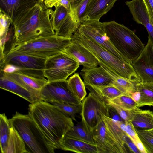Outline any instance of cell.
Masks as SVG:
<instances>
[{
  "label": "cell",
  "mask_w": 153,
  "mask_h": 153,
  "mask_svg": "<svg viewBox=\"0 0 153 153\" xmlns=\"http://www.w3.org/2000/svg\"><path fill=\"white\" fill-rule=\"evenodd\" d=\"M98 153H122L102 120L92 131Z\"/></svg>",
  "instance_id": "4fadbf2b"
},
{
  "label": "cell",
  "mask_w": 153,
  "mask_h": 153,
  "mask_svg": "<svg viewBox=\"0 0 153 153\" xmlns=\"http://www.w3.org/2000/svg\"><path fill=\"white\" fill-rule=\"evenodd\" d=\"M80 74L85 85L106 86L112 85L113 84L112 76L101 66L91 68H83Z\"/></svg>",
  "instance_id": "9a60e30c"
},
{
  "label": "cell",
  "mask_w": 153,
  "mask_h": 153,
  "mask_svg": "<svg viewBox=\"0 0 153 153\" xmlns=\"http://www.w3.org/2000/svg\"><path fill=\"white\" fill-rule=\"evenodd\" d=\"M40 100L46 102H58L82 105L73 95L67 80L48 82L40 91Z\"/></svg>",
  "instance_id": "8fae6325"
},
{
  "label": "cell",
  "mask_w": 153,
  "mask_h": 153,
  "mask_svg": "<svg viewBox=\"0 0 153 153\" xmlns=\"http://www.w3.org/2000/svg\"><path fill=\"white\" fill-rule=\"evenodd\" d=\"M136 130L147 153H153V132L149 129Z\"/></svg>",
  "instance_id": "836d02e7"
},
{
  "label": "cell",
  "mask_w": 153,
  "mask_h": 153,
  "mask_svg": "<svg viewBox=\"0 0 153 153\" xmlns=\"http://www.w3.org/2000/svg\"><path fill=\"white\" fill-rule=\"evenodd\" d=\"M85 86L90 92L105 103L108 100L125 94L112 85L100 86L85 85Z\"/></svg>",
  "instance_id": "7402d4cb"
},
{
  "label": "cell",
  "mask_w": 153,
  "mask_h": 153,
  "mask_svg": "<svg viewBox=\"0 0 153 153\" xmlns=\"http://www.w3.org/2000/svg\"><path fill=\"white\" fill-rule=\"evenodd\" d=\"M89 0H69V13L80 25L84 22V18Z\"/></svg>",
  "instance_id": "f1b7e54d"
},
{
  "label": "cell",
  "mask_w": 153,
  "mask_h": 153,
  "mask_svg": "<svg viewBox=\"0 0 153 153\" xmlns=\"http://www.w3.org/2000/svg\"><path fill=\"white\" fill-rule=\"evenodd\" d=\"M116 121L121 130L129 136L134 143L140 139L135 127L131 122Z\"/></svg>",
  "instance_id": "e575fe53"
},
{
  "label": "cell",
  "mask_w": 153,
  "mask_h": 153,
  "mask_svg": "<svg viewBox=\"0 0 153 153\" xmlns=\"http://www.w3.org/2000/svg\"><path fill=\"white\" fill-rule=\"evenodd\" d=\"M0 88L1 89L16 94L26 100L30 103L40 100L36 94L13 80L1 71Z\"/></svg>",
  "instance_id": "e0dca14e"
},
{
  "label": "cell",
  "mask_w": 153,
  "mask_h": 153,
  "mask_svg": "<svg viewBox=\"0 0 153 153\" xmlns=\"http://www.w3.org/2000/svg\"><path fill=\"white\" fill-rule=\"evenodd\" d=\"M137 91L140 94L137 107L148 105L153 103V82H139L135 83Z\"/></svg>",
  "instance_id": "4316f807"
},
{
  "label": "cell",
  "mask_w": 153,
  "mask_h": 153,
  "mask_svg": "<svg viewBox=\"0 0 153 153\" xmlns=\"http://www.w3.org/2000/svg\"><path fill=\"white\" fill-rule=\"evenodd\" d=\"M131 65L141 82H153V45L149 38L142 51Z\"/></svg>",
  "instance_id": "7c38bea8"
},
{
  "label": "cell",
  "mask_w": 153,
  "mask_h": 153,
  "mask_svg": "<svg viewBox=\"0 0 153 153\" xmlns=\"http://www.w3.org/2000/svg\"><path fill=\"white\" fill-rule=\"evenodd\" d=\"M102 117L107 129L121 149L122 153H127L124 141L125 133L121 130L115 120L105 115H102Z\"/></svg>",
  "instance_id": "44dd1931"
},
{
  "label": "cell",
  "mask_w": 153,
  "mask_h": 153,
  "mask_svg": "<svg viewBox=\"0 0 153 153\" xmlns=\"http://www.w3.org/2000/svg\"><path fill=\"white\" fill-rule=\"evenodd\" d=\"M80 114L83 124L91 132L102 120V115L109 116V106L90 92L82 102Z\"/></svg>",
  "instance_id": "9c48e42d"
},
{
  "label": "cell",
  "mask_w": 153,
  "mask_h": 153,
  "mask_svg": "<svg viewBox=\"0 0 153 153\" xmlns=\"http://www.w3.org/2000/svg\"><path fill=\"white\" fill-rule=\"evenodd\" d=\"M11 24L10 18L5 13L0 12V38L6 36Z\"/></svg>",
  "instance_id": "8d00e7d4"
},
{
  "label": "cell",
  "mask_w": 153,
  "mask_h": 153,
  "mask_svg": "<svg viewBox=\"0 0 153 153\" xmlns=\"http://www.w3.org/2000/svg\"><path fill=\"white\" fill-rule=\"evenodd\" d=\"M99 20H85L81 24L78 30L81 33L94 41L116 56L127 62L113 45L105 31L103 22H100Z\"/></svg>",
  "instance_id": "30bf717a"
},
{
  "label": "cell",
  "mask_w": 153,
  "mask_h": 153,
  "mask_svg": "<svg viewBox=\"0 0 153 153\" xmlns=\"http://www.w3.org/2000/svg\"><path fill=\"white\" fill-rule=\"evenodd\" d=\"M74 58L63 52L46 59L44 70L48 82L67 80L79 66Z\"/></svg>",
  "instance_id": "52a82bcc"
},
{
  "label": "cell",
  "mask_w": 153,
  "mask_h": 153,
  "mask_svg": "<svg viewBox=\"0 0 153 153\" xmlns=\"http://www.w3.org/2000/svg\"><path fill=\"white\" fill-rule=\"evenodd\" d=\"M106 104L112 107L124 122H131L136 108L133 110H128L122 108L112 103L107 102Z\"/></svg>",
  "instance_id": "d590c367"
},
{
  "label": "cell",
  "mask_w": 153,
  "mask_h": 153,
  "mask_svg": "<svg viewBox=\"0 0 153 153\" xmlns=\"http://www.w3.org/2000/svg\"><path fill=\"white\" fill-rule=\"evenodd\" d=\"M9 120L29 153H54L56 149L29 114L16 112Z\"/></svg>",
  "instance_id": "277c9868"
},
{
  "label": "cell",
  "mask_w": 153,
  "mask_h": 153,
  "mask_svg": "<svg viewBox=\"0 0 153 153\" xmlns=\"http://www.w3.org/2000/svg\"><path fill=\"white\" fill-rule=\"evenodd\" d=\"M12 125L4 113L0 114V146L1 152L5 153L10 135Z\"/></svg>",
  "instance_id": "f546056e"
},
{
  "label": "cell",
  "mask_w": 153,
  "mask_h": 153,
  "mask_svg": "<svg viewBox=\"0 0 153 153\" xmlns=\"http://www.w3.org/2000/svg\"><path fill=\"white\" fill-rule=\"evenodd\" d=\"M4 74L13 80L36 94L40 99V91L48 82L47 80L37 78L19 72L11 74Z\"/></svg>",
  "instance_id": "ac0fdd59"
},
{
  "label": "cell",
  "mask_w": 153,
  "mask_h": 153,
  "mask_svg": "<svg viewBox=\"0 0 153 153\" xmlns=\"http://www.w3.org/2000/svg\"><path fill=\"white\" fill-rule=\"evenodd\" d=\"M117 0H89L84 20H100L112 7Z\"/></svg>",
  "instance_id": "d6986e66"
},
{
  "label": "cell",
  "mask_w": 153,
  "mask_h": 153,
  "mask_svg": "<svg viewBox=\"0 0 153 153\" xmlns=\"http://www.w3.org/2000/svg\"><path fill=\"white\" fill-rule=\"evenodd\" d=\"M65 136L95 145L92 133L87 128L82 121L74 125Z\"/></svg>",
  "instance_id": "d4e9b609"
},
{
  "label": "cell",
  "mask_w": 153,
  "mask_h": 153,
  "mask_svg": "<svg viewBox=\"0 0 153 153\" xmlns=\"http://www.w3.org/2000/svg\"><path fill=\"white\" fill-rule=\"evenodd\" d=\"M63 52L74 58L83 68H91L99 65L98 60L91 52L72 40L71 44Z\"/></svg>",
  "instance_id": "5bb4252c"
},
{
  "label": "cell",
  "mask_w": 153,
  "mask_h": 153,
  "mask_svg": "<svg viewBox=\"0 0 153 153\" xmlns=\"http://www.w3.org/2000/svg\"><path fill=\"white\" fill-rule=\"evenodd\" d=\"M71 38L72 41L82 45L91 52L98 60L99 65H102L114 74L133 82H141L131 64L116 56L95 41L81 33L78 30Z\"/></svg>",
  "instance_id": "3957f363"
},
{
  "label": "cell",
  "mask_w": 153,
  "mask_h": 153,
  "mask_svg": "<svg viewBox=\"0 0 153 153\" xmlns=\"http://www.w3.org/2000/svg\"><path fill=\"white\" fill-rule=\"evenodd\" d=\"M12 25L13 43H20L55 34L51 19L50 8L42 0L21 14Z\"/></svg>",
  "instance_id": "7a4b0ae2"
},
{
  "label": "cell",
  "mask_w": 153,
  "mask_h": 153,
  "mask_svg": "<svg viewBox=\"0 0 153 153\" xmlns=\"http://www.w3.org/2000/svg\"><path fill=\"white\" fill-rule=\"evenodd\" d=\"M105 68L112 76L114 86L125 94L131 96L133 93L137 91L135 85L136 82H134L128 79L118 76L113 74L104 66L99 65Z\"/></svg>",
  "instance_id": "83f0119b"
},
{
  "label": "cell",
  "mask_w": 153,
  "mask_h": 153,
  "mask_svg": "<svg viewBox=\"0 0 153 153\" xmlns=\"http://www.w3.org/2000/svg\"><path fill=\"white\" fill-rule=\"evenodd\" d=\"M47 59L23 53L5 55L2 64H13L20 68L17 71L37 78L47 80L44 69Z\"/></svg>",
  "instance_id": "ba28073f"
},
{
  "label": "cell",
  "mask_w": 153,
  "mask_h": 153,
  "mask_svg": "<svg viewBox=\"0 0 153 153\" xmlns=\"http://www.w3.org/2000/svg\"><path fill=\"white\" fill-rule=\"evenodd\" d=\"M105 31L111 42L126 61L132 64L145 46L134 32L114 21L103 22Z\"/></svg>",
  "instance_id": "5b68a950"
},
{
  "label": "cell",
  "mask_w": 153,
  "mask_h": 153,
  "mask_svg": "<svg viewBox=\"0 0 153 153\" xmlns=\"http://www.w3.org/2000/svg\"><path fill=\"white\" fill-rule=\"evenodd\" d=\"M148 105H149V106H153V103L149 104Z\"/></svg>",
  "instance_id": "f6af8a7d"
},
{
  "label": "cell",
  "mask_w": 153,
  "mask_h": 153,
  "mask_svg": "<svg viewBox=\"0 0 153 153\" xmlns=\"http://www.w3.org/2000/svg\"><path fill=\"white\" fill-rule=\"evenodd\" d=\"M48 103L54 106L63 114L75 121H76V117L77 115L80 114L82 110V105L58 102Z\"/></svg>",
  "instance_id": "1f68e13d"
},
{
  "label": "cell",
  "mask_w": 153,
  "mask_h": 153,
  "mask_svg": "<svg viewBox=\"0 0 153 153\" xmlns=\"http://www.w3.org/2000/svg\"><path fill=\"white\" fill-rule=\"evenodd\" d=\"M147 9L151 23L153 26V0H143Z\"/></svg>",
  "instance_id": "f35d334b"
},
{
  "label": "cell",
  "mask_w": 153,
  "mask_h": 153,
  "mask_svg": "<svg viewBox=\"0 0 153 153\" xmlns=\"http://www.w3.org/2000/svg\"><path fill=\"white\" fill-rule=\"evenodd\" d=\"M67 81L68 87L73 95L82 102L86 97L87 93L85 84L79 73H75L67 80Z\"/></svg>",
  "instance_id": "484cf974"
},
{
  "label": "cell",
  "mask_w": 153,
  "mask_h": 153,
  "mask_svg": "<svg viewBox=\"0 0 153 153\" xmlns=\"http://www.w3.org/2000/svg\"><path fill=\"white\" fill-rule=\"evenodd\" d=\"M131 122L135 127L145 129L153 128V112L149 110H142L137 107Z\"/></svg>",
  "instance_id": "603a6c76"
},
{
  "label": "cell",
  "mask_w": 153,
  "mask_h": 153,
  "mask_svg": "<svg viewBox=\"0 0 153 153\" xmlns=\"http://www.w3.org/2000/svg\"><path fill=\"white\" fill-rule=\"evenodd\" d=\"M48 8H52L60 0H42Z\"/></svg>",
  "instance_id": "b9f144b4"
},
{
  "label": "cell",
  "mask_w": 153,
  "mask_h": 153,
  "mask_svg": "<svg viewBox=\"0 0 153 153\" xmlns=\"http://www.w3.org/2000/svg\"><path fill=\"white\" fill-rule=\"evenodd\" d=\"M149 129L151 131L153 132V128L150 129Z\"/></svg>",
  "instance_id": "bcb514c9"
},
{
  "label": "cell",
  "mask_w": 153,
  "mask_h": 153,
  "mask_svg": "<svg viewBox=\"0 0 153 153\" xmlns=\"http://www.w3.org/2000/svg\"><path fill=\"white\" fill-rule=\"evenodd\" d=\"M39 0H0V10L10 19L12 25L19 16Z\"/></svg>",
  "instance_id": "2e32d148"
},
{
  "label": "cell",
  "mask_w": 153,
  "mask_h": 153,
  "mask_svg": "<svg viewBox=\"0 0 153 153\" xmlns=\"http://www.w3.org/2000/svg\"><path fill=\"white\" fill-rule=\"evenodd\" d=\"M134 143L135 144L140 153H147L146 150L140 139Z\"/></svg>",
  "instance_id": "60d3db41"
},
{
  "label": "cell",
  "mask_w": 153,
  "mask_h": 153,
  "mask_svg": "<svg viewBox=\"0 0 153 153\" xmlns=\"http://www.w3.org/2000/svg\"><path fill=\"white\" fill-rule=\"evenodd\" d=\"M131 96L133 100L137 104L139 102L140 99V93L137 91L132 94Z\"/></svg>",
  "instance_id": "ee69618b"
},
{
  "label": "cell",
  "mask_w": 153,
  "mask_h": 153,
  "mask_svg": "<svg viewBox=\"0 0 153 153\" xmlns=\"http://www.w3.org/2000/svg\"><path fill=\"white\" fill-rule=\"evenodd\" d=\"M27 153L29 152L23 139L16 130L12 126L5 153Z\"/></svg>",
  "instance_id": "cb8c5ba5"
},
{
  "label": "cell",
  "mask_w": 153,
  "mask_h": 153,
  "mask_svg": "<svg viewBox=\"0 0 153 153\" xmlns=\"http://www.w3.org/2000/svg\"><path fill=\"white\" fill-rule=\"evenodd\" d=\"M124 141L131 152L138 153H140L137 147L131 138L126 134L124 137Z\"/></svg>",
  "instance_id": "74e56055"
},
{
  "label": "cell",
  "mask_w": 153,
  "mask_h": 153,
  "mask_svg": "<svg viewBox=\"0 0 153 153\" xmlns=\"http://www.w3.org/2000/svg\"><path fill=\"white\" fill-rule=\"evenodd\" d=\"M115 104L123 109L133 110L137 107V103L132 99L131 97L126 94H123L106 102Z\"/></svg>",
  "instance_id": "d6a6232c"
},
{
  "label": "cell",
  "mask_w": 153,
  "mask_h": 153,
  "mask_svg": "<svg viewBox=\"0 0 153 153\" xmlns=\"http://www.w3.org/2000/svg\"><path fill=\"white\" fill-rule=\"evenodd\" d=\"M1 71L5 73L11 74L18 71L20 68L10 64H6L2 66Z\"/></svg>",
  "instance_id": "ab89813d"
},
{
  "label": "cell",
  "mask_w": 153,
  "mask_h": 153,
  "mask_svg": "<svg viewBox=\"0 0 153 153\" xmlns=\"http://www.w3.org/2000/svg\"><path fill=\"white\" fill-rule=\"evenodd\" d=\"M56 4L63 6L69 12L70 10L69 0H60Z\"/></svg>",
  "instance_id": "7bdbcfd3"
},
{
  "label": "cell",
  "mask_w": 153,
  "mask_h": 153,
  "mask_svg": "<svg viewBox=\"0 0 153 153\" xmlns=\"http://www.w3.org/2000/svg\"><path fill=\"white\" fill-rule=\"evenodd\" d=\"M28 114L56 149L74 125L73 120L51 104L39 100L29 105Z\"/></svg>",
  "instance_id": "6da1fadb"
},
{
  "label": "cell",
  "mask_w": 153,
  "mask_h": 153,
  "mask_svg": "<svg viewBox=\"0 0 153 153\" xmlns=\"http://www.w3.org/2000/svg\"><path fill=\"white\" fill-rule=\"evenodd\" d=\"M53 10L50 8L51 22L55 33L69 13V11L63 6L56 4Z\"/></svg>",
  "instance_id": "4dcf8cb0"
},
{
  "label": "cell",
  "mask_w": 153,
  "mask_h": 153,
  "mask_svg": "<svg viewBox=\"0 0 153 153\" xmlns=\"http://www.w3.org/2000/svg\"><path fill=\"white\" fill-rule=\"evenodd\" d=\"M60 149L78 153H98L96 145L65 136Z\"/></svg>",
  "instance_id": "ffe728a7"
},
{
  "label": "cell",
  "mask_w": 153,
  "mask_h": 153,
  "mask_svg": "<svg viewBox=\"0 0 153 153\" xmlns=\"http://www.w3.org/2000/svg\"><path fill=\"white\" fill-rule=\"evenodd\" d=\"M71 42V38L55 35L40 37L22 43H13L6 54L23 53L47 59L63 52Z\"/></svg>",
  "instance_id": "8992f818"
}]
</instances>
